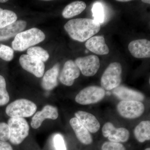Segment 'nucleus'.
<instances>
[{
  "label": "nucleus",
  "mask_w": 150,
  "mask_h": 150,
  "mask_svg": "<svg viewBox=\"0 0 150 150\" xmlns=\"http://www.w3.org/2000/svg\"><path fill=\"white\" fill-rule=\"evenodd\" d=\"M76 118L89 132L96 133L100 128V124L94 115L89 112L83 111H79L75 114Z\"/></svg>",
  "instance_id": "obj_15"
},
{
  "label": "nucleus",
  "mask_w": 150,
  "mask_h": 150,
  "mask_svg": "<svg viewBox=\"0 0 150 150\" xmlns=\"http://www.w3.org/2000/svg\"><path fill=\"white\" fill-rule=\"evenodd\" d=\"M70 124L74 131L78 139L82 144L89 145L92 143V137L90 133L77 118L76 117L72 118L70 120Z\"/></svg>",
  "instance_id": "obj_19"
},
{
  "label": "nucleus",
  "mask_w": 150,
  "mask_h": 150,
  "mask_svg": "<svg viewBox=\"0 0 150 150\" xmlns=\"http://www.w3.org/2000/svg\"><path fill=\"white\" fill-rule=\"evenodd\" d=\"M19 62L23 69L31 73L38 78L43 76L45 66L42 61L29 55L25 54L20 56Z\"/></svg>",
  "instance_id": "obj_9"
},
{
  "label": "nucleus",
  "mask_w": 150,
  "mask_h": 150,
  "mask_svg": "<svg viewBox=\"0 0 150 150\" xmlns=\"http://www.w3.org/2000/svg\"><path fill=\"white\" fill-rule=\"evenodd\" d=\"M64 27L71 38L83 42L99 32L100 25L94 19L80 18L70 20Z\"/></svg>",
  "instance_id": "obj_1"
},
{
  "label": "nucleus",
  "mask_w": 150,
  "mask_h": 150,
  "mask_svg": "<svg viewBox=\"0 0 150 150\" xmlns=\"http://www.w3.org/2000/svg\"><path fill=\"white\" fill-rule=\"evenodd\" d=\"M45 35L38 28H33L20 33L15 37L12 46L16 51H23L45 39Z\"/></svg>",
  "instance_id": "obj_2"
},
{
  "label": "nucleus",
  "mask_w": 150,
  "mask_h": 150,
  "mask_svg": "<svg viewBox=\"0 0 150 150\" xmlns=\"http://www.w3.org/2000/svg\"><path fill=\"white\" fill-rule=\"evenodd\" d=\"M17 16L12 11L0 8V29L16 21Z\"/></svg>",
  "instance_id": "obj_22"
},
{
  "label": "nucleus",
  "mask_w": 150,
  "mask_h": 150,
  "mask_svg": "<svg viewBox=\"0 0 150 150\" xmlns=\"http://www.w3.org/2000/svg\"><path fill=\"white\" fill-rule=\"evenodd\" d=\"M59 116L57 108L53 105H45L40 111H38L33 117L30 125L32 128L37 129L46 119L56 120Z\"/></svg>",
  "instance_id": "obj_12"
},
{
  "label": "nucleus",
  "mask_w": 150,
  "mask_h": 150,
  "mask_svg": "<svg viewBox=\"0 0 150 150\" xmlns=\"http://www.w3.org/2000/svg\"><path fill=\"white\" fill-rule=\"evenodd\" d=\"M36 110L37 105L32 101L19 99L9 104L6 108V112L11 118H24L32 116Z\"/></svg>",
  "instance_id": "obj_3"
},
{
  "label": "nucleus",
  "mask_w": 150,
  "mask_h": 150,
  "mask_svg": "<svg viewBox=\"0 0 150 150\" xmlns=\"http://www.w3.org/2000/svg\"><path fill=\"white\" fill-rule=\"evenodd\" d=\"M131 55L138 59L150 57V41L145 39H138L131 41L128 46Z\"/></svg>",
  "instance_id": "obj_13"
},
{
  "label": "nucleus",
  "mask_w": 150,
  "mask_h": 150,
  "mask_svg": "<svg viewBox=\"0 0 150 150\" xmlns=\"http://www.w3.org/2000/svg\"><path fill=\"white\" fill-rule=\"evenodd\" d=\"M0 150H13L11 145L6 142L0 141Z\"/></svg>",
  "instance_id": "obj_30"
},
{
  "label": "nucleus",
  "mask_w": 150,
  "mask_h": 150,
  "mask_svg": "<svg viewBox=\"0 0 150 150\" xmlns=\"http://www.w3.org/2000/svg\"><path fill=\"white\" fill-rule=\"evenodd\" d=\"M117 1L119 2H126L130 1H129V0H121V1L119 0V1Z\"/></svg>",
  "instance_id": "obj_32"
},
{
  "label": "nucleus",
  "mask_w": 150,
  "mask_h": 150,
  "mask_svg": "<svg viewBox=\"0 0 150 150\" xmlns=\"http://www.w3.org/2000/svg\"><path fill=\"white\" fill-rule=\"evenodd\" d=\"M105 91L102 88L90 86L83 89L77 95L75 100L79 104L86 105L97 103L104 97Z\"/></svg>",
  "instance_id": "obj_6"
},
{
  "label": "nucleus",
  "mask_w": 150,
  "mask_h": 150,
  "mask_svg": "<svg viewBox=\"0 0 150 150\" xmlns=\"http://www.w3.org/2000/svg\"><path fill=\"white\" fill-rule=\"evenodd\" d=\"M27 53V55L39 59L43 62H46L49 58L48 52L39 46H35L28 48Z\"/></svg>",
  "instance_id": "obj_23"
},
{
  "label": "nucleus",
  "mask_w": 150,
  "mask_h": 150,
  "mask_svg": "<svg viewBox=\"0 0 150 150\" xmlns=\"http://www.w3.org/2000/svg\"><path fill=\"white\" fill-rule=\"evenodd\" d=\"M85 46L89 51L98 55H106L109 52L104 37L101 35L91 38L86 42Z\"/></svg>",
  "instance_id": "obj_16"
},
{
  "label": "nucleus",
  "mask_w": 150,
  "mask_h": 150,
  "mask_svg": "<svg viewBox=\"0 0 150 150\" xmlns=\"http://www.w3.org/2000/svg\"><path fill=\"white\" fill-rule=\"evenodd\" d=\"M60 64L56 63L54 67L43 75L41 86L46 91H51L58 86Z\"/></svg>",
  "instance_id": "obj_18"
},
{
  "label": "nucleus",
  "mask_w": 150,
  "mask_h": 150,
  "mask_svg": "<svg viewBox=\"0 0 150 150\" xmlns=\"http://www.w3.org/2000/svg\"><path fill=\"white\" fill-rule=\"evenodd\" d=\"M101 150H126V148L120 143L106 142L102 145Z\"/></svg>",
  "instance_id": "obj_28"
},
{
  "label": "nucleus",
  "mask_w": 150,
  "mask_h": 150,
  "mask_svg": "<svg viewBox=\"0 0 150 150\" xmlns=\"http://www.w3.org/2000/svg\"><path fill=\"white\" fill-rule=\"evenodd\" d=\"M136 139L140 143L150 139V121H142L137 125L134 131Z\"/></svg>",
  "instance_id": "obj_21"
},
{
  "label": "nucleus",
  "mask_w": 150,
  "mask_h": 150,
  "mask_svg": "<svg viewBox=\"0 0 150 150\" xmlns=\"http://www.w3.org/2000/svg\"><path fill=\"white\" fill-rule=\"evenodd\" d=\"M54 143L56 150H67L64 138L61 134H57L54 136Z\"/></svg>",
  "instance_id": "obj_29"
},
{
  "label": "nucleus",
  "mask_w": 150,
  "mask_h": 150,
  "mask_svg": "<svg viewBox=\"0 0 150 150\" xmlns=\"http://www.w3.org/2000/svg\"><path fill=\"white\" fill-rule=\"evenodd\" d=\"M26 21L18 20L0 29V41L15 37L19 33L23 31L26 27Z\"/></svg>",
  "instance_id": "obj_17"
},
{
  "label": "nucleus",
  "mask_w": 150,
  "mask_h": 150,
  "mask_svg": "<svg viewBox=\"0 0 150 150\" xmlns=\"http://www.w3.org/2000/svg\"><path fill=\"white\" fill-rule=\"evenodd\" d=\"M7 1H7V0H0V3H4Z\"/></svg>",
  "instance_id": "obj_33"
},
{
  "label": "nucleus",
  "mask_w": 150,
  "mask_h": 150,
  "mask_svg": "<svg viewBox=\"0 0 150 150\" xmlns=\"http://www.w3.org/2000/svg\"><path fill=\"white\" fill-rule=\"evenodd\" d=\"M10 133L7 123H0V141L6 142L9 139Z\"/></svg>",
  "instance_id": "obj_27"
},
{
  "label": "nucleus",
  "mask_w": 150,
  "mask_h": 150,
  "mask_svg": "<svg viewBox=\"0 0 150 150\" xmlns=\"http://www.w3.org/2000/svg\"><path fill=\"white\" fill-rule=\"evenodd\" d=\"M80 71L76 63L72 60L65 63L59 76V80L63 84L67 86L73 85L75 79L80 75Z\"/></svg>",
  "instance_id": "obj_11"
},
{
  "label": "nucleus",
  "mask_w": 150,
  "mask_h": 150,
  "mask_svg": "<svg viewBox=\"0 0 150 150\" xmlns=\"http://www.w3.org/2000/svg\"><path fill=\"white\" fill-rule=\"evenodd\" d=\"M92 12L94 20L99 23L100 24L103 23L105 18L104 12L101 3L98 2L95 3L92 8Z\"/></svg>",
  "instance_id": "obj_24"
},
{
  "label": "nucleus",
  "mask_w": 150,
  "mask_h": 150,
  "mask_svg": "<svg viewBox=\"0 0 150 150\" xmlns=\"http://www.w3.org/2000/svg\"><path fill=\"white\" fill-rule=\"evenodd\" d=\"M85 3L81 1L73 2L68 5L62 12V16L65 18H71L81 13L86 8Z\"/></svg>",
  "instance_id": "obj_20"
},
{
  "label": "nucleus",
  "mask_w": 150,
  "mask_h": 150,
  "mask_svg": "<svg viewBox=\"0 0 150 150\" xmlns=\"http://www.w3.org/2000/svg\"><path fill=\"white\" fill-rule=\"evenodd\" d=\"M7 124L10 133L9 140L13 144H20L28 136L29 126L24 118H10Z\"/></svg>",
  "instance_id": "obj_4"
},
{
  "label": "nucleus",
  "mask_w": 150,
  "mask_h": 150,
  "mask_svg": "<svg viewBox=\"0 0 150 150\" xmlns=\"http://www.w3.org/2000/svg\"><path fill=\"white\" fill-rule=\"evenodd\" d=\"M13 49L9 46L0 44V58L6 62H10L13 59Z\"/></svg>",
  "instance_id": "obj_26"
},
{
  "label": "nucleus",
  "mask_w": 150,
  "mask_h": 150,
  "mask_svg": "<svg viewBox=\"0 0 150 150\" xmlns=\"http://www.w3.org/2000/svg\"><path fill=\"white\" fill-rule=\"evenodd\" d=\"M122 72V67L120 63L115 62L110 64L101 77L102 88L109 91L119 86L121 82Z\"/></svg>",
  "instance_id": "obj_5"
},
{
  "label": "nucleus",
  "mask_w": 150,
  "mask_h": 150,
  "mask_svg": "<svg viewBox=\"0 0 150 150\" xmlns=\"http://www.w3.org/2000/svg\"><path fill=\"white\" fill-rule=\"evenodd\" d=\"M142 2H143L146 3V4H150V1H148V0H145V1H142Z\"/></svg>",
  "instance_id": "obj_31"
},
{
  "label": "nucleus",
  "mask_w": 150,
  "mask_h": 150,
  "mask_svg": "<svg viewBox=\"0 0 150 150\" xmlns=\"http://www.w3.org/2000/svg\"><path fill=\"white\" fill-rule=\"evenodd\" d=\"M117 110L122 117L134 119L139 118L143 114L145 106L140 101L122 100L117 105Z\"/></svg>",
  "instance_id": "obj_7"
},
{
  "label": "nucleus",
  "mask_w": 150,
  "mask_h": 150,
  "mask_svg": "<svg viewBox=\"0 0 150 150\" xmlns=\"http://www.w3.org/2000/svg\"><path fill=\"white\" fill-rule=\"evenodd\" d=\"M145 150H150V148H147Z\"/></svg>",
  "instance_id": "obj_34"
},
{
  "label": "nucleus",
  "mask_w": 150,
  "mask_h": 150,
  "mask_svg": "<svg viewBox=\"0 0 150 150\" xmlns=\"http://www.w3.org/2000/svg\"><path fill=\"white\" fill-rule=\"evenodd\" d=\"M9 100L5 79L3 76L0 75V106L5 105L9 102Z\"/></svg>",
  "instance_id": "obj_25"
},
{
  "label": "nucleus",
  "mask_w": 150,
  "mask_h": 150,
  "mask_svg": "<svg viewBox=\"0 0 150 150\" xmlns=\"http://www.w3.org/2000/svg\"><path fill=\"white\" fill-rule=\"evenodd\" d=\"M88 51H86V53H88Z\"/></svg>",
  "instance_id": "obj_35"
},
{
  "label": "nucleus",
  "mask_w": 150,
  "mask_h": 150,
  "mask_svg": "<svg viewBox=\"0 0 150 150\" xmlns=\"http://www.w3.org/2000/svg\"><path fill=\"white\" fill-rule=\"evenodd\" d=\"M112 93L122 100L142 102L145 99L144 96L141 93L123 86H118L114 88Z\"/></svg>",
  "instance_id": "obj_14"
},
{
  "label": "nucleus",
  "mask_w": 150,
  "mask_h": 150,
  "mask_svg": "<svg viewBox=\"0 0 150 150\" xmlns=\"http://www.w3.org/2000/svg\"><path fill=\"white\" fill-rule=\"evenodd\" d=\"M102 134L107 137L110 142L115 143L125 142L129 140V131L124 128H116L110 122H107L103 127Z\"/></svg>",
  "instance_id": "obj_10"
},
{
  "label": "nucleus",
  "mask_w": 150,
  "mask_h": 150,
  "mask_svg": "<svg viewBox=\"0 0 150 150\" xmlns=\"http://www.w3.org/2000/svg\"><path fill=\"white\" fill-rule=\"evenodd\" d=\"M82 74L86 76H92L96 74L100 67L99 58L95 55L79 57L75 60Z\"/></svg>",
  "instance_id": "obj_8"
}]
</instances>
